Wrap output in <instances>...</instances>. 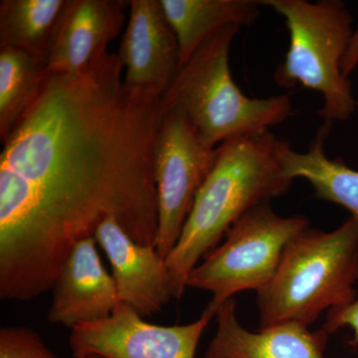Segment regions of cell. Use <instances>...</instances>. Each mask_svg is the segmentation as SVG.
<instances>
[{
    "label": "cell",
    "mask_w": 358,
    "mask_h": 358,
    "mask_svg": "<svg viewBox=\"0 0 358 358\" xmlns=\"http://www.w3.org/2000/svg\"><path fill=\"white\" fill-rule=\"evenodd\" d=\"M358 221L331 232L308 227L289 242L270 284L257 294L260 327L281 322L310 326L324 310L357 298Z\"/></svg>",
    "instance_id": "obj_3"
},
{
    "label": "cell",
    "mask_w": 358,
    "mask_h": 358,
    "mask_svg": "<svg viewBox=\"0 0 358 358\" xmlns=\"http://www.w3.org/2000/svg\"><path fill=\"white\" fill-rule=\"evenodd\" d=\"M215 313L205 308L199 320L186 324L159 326L145 322L124 303L110 317L71 329L73 357L105 358H195L200 339Z\"/></svg>",
    "instance_id": "obj_8"
},
{
    "label": "cell",
    "mask_w": 358,
    "mask_h": 358,
    "mask_svg": "<svg viewBox=\"0 0 358 358\" xmlns=\"http://www.w3.org/2000/svg\"><path fill=\"white\" fill-rule=\"evenodd\" d=\"M66 0H1L0 47H13L46 61Z\"/></svg>",
    "instance_id": "obj_16"
},
{
    "label": "cell",
    "mask_w": 358,
    "mask_h": 358,
    "mask_svg": "<svg viewBox=\"0 0 358 358\" xmlns=\"http://www.w3.org/2000/svg\"><path fill=\"white\" fill-rule=\"evenodd\" d=\"M215 317V336L204 358H326L329 334L324 329L288 322L248 331L238 320L234 298L219 307Z\"/></svg>",
    "instance_id": "obj_13"
},
{
    "label": "cell",
    "mask_w": 358,
    "mask_h": 358,
    "mask_svg": "<svg viewBox=\"0 0 358 358\" xmlns=\"http://www.w3.org/2000/svg\"><path fill=\"white\" fill-rule=\"evenodd\" d=\"M217 157L218 147H210L181 110H164L155 152L159 204L155 246L164 259L178 243Z\"/></svg>",
    "instance_id": "obj_7"
},
{
    "label": "cell",
    "mask_w": 358,
    "mask_h": 358,
    "mask_svg": "<svg viewBox=\"0 0 358 358\" xmlns=\"http://www.w3.org/2000/svg\"><path fill=\"white\" fill-rule=\"evenodd\" d=\"M122 68L107 53L81 72L47 75L2 141L1 301L52 289L73 248L106 219L155 245L162 96L124 84Z\"/></svg>",
    "instance_id": "obj_1"
},
{
    "label": "cell",
    "mask_w": 358,
    "mask_h": 358,
    "mask_svg": "<svg viewBox=\"0 0 358 358\" xmlns=\"http://www.w3.org/2000/svg\"><path fill=\"white\" fill-rule=\"evenodd\" d=\"M310 226L303 215H278L270 202L257 205L230 228L225 241L193 268L186 287L212 294L206 308L216 315L235 294L265 289L289 242Z\"/></svg>",
    "instance_id": "obj_6"
},
{
    "label": "cell",
    "mask_w": 358,
    "mask_h": 358,
    "mask_svg": "<svg viewBox=\"0 0 358 358\" xmlns=\"http://www.w3.org/2000/svg\"><path fill=\"white\" fill-rule=\"evenodd\" d=\"M46 76L44 59L13 47H0L1 141L34 100Z\"/></svg>",
    "instance_id": "obj_17"
},
{
    "label": "cell",
    "mask_w": 358,
    "mask_h": 358,
    "mask_svg": "<svg viewBox=\"0 0 358 358\" xmlns=\"http://www.w3.org/2000/svg\"><path fill=\"white\" fill-rule=\"evenodd\" d=\"M95 237L78 242L55 282L48 310L51 324L74 329L110 317L122 303L114 278L103 267Z\"/></svg>",
    "instance_id": "obj_12"
},
{
    "label": "cell",
    "mask_w": 358,
    "mask_h": 358,
    "mask_svg": "<svg viewBox=\"0 0 358 358\" xmlns=\"http://www.w3.org/2000/svg\"><path fill=\"white\" fill-rule=\"evenodd\" d=\"M358 66V26L357 29L353 30L352 38L348 43V49L341 63V70H343L345 77L348 78L353 71L357 69Z\"/></svg>",
    "instance_id": "obj_20"
},
{
    "label": "cell",
    "mask_w": 358,
    "mask_h": 358,
    "mask_svg": "<svg viewBox=\"0 0 358 358\" xmlns=\"http://www.w3.org/2000/svg\"><path fill=\"white\" fill-rule=\"evenodd\" d=\"M239 28L229 25L209 37L180 68L162 99L164 110H181L212 148L270 131L292 112L289 96L249 98L235 83L229 53Z\"/></svg>",
    "instance_id": "obj_4"
},
{
    "label": "cell",
    "mask_w": 358,
    "mask_h": 358,
    "mask_svg": "<svg viewBox=\"0 0 358 358\" xmlns=\"http://www.w3.org/2000/svg\"><path fill=\"white\" fill-rule=\"evenodd\" d=\"M286 21L289 46L274 74L284 88L301 84L324 99L319 110L327 124L348 121L357 108L341 63L352 38V16L341 0H264Z\"/></svg>",
    "instance_id": "obj_5"
},
{
    "label": "cell",
    "mask_w": 358,
    "mask_h": 358,
    "mask_svg": "<svg viewBox=\"0 0 358 358\" xmlns=\"http://www.w3.org/2000/svg\"><path fill=\"white\" fill-rule=\"evenodd\" d=\"M120 45L124 84L164 96L179 69V46L160 0H131Z\"/></svg>",
    "instance_id": "obj_9"
},
{
    "label": "cell",
    "mask_w": 358,
    "mask_h": 358,
    "mask_svg": "<svg viewBox=\"0 0 358 358\" xmlns=\"http://www.w3.org/2000/svg\"><path fill=\"white\" fill-rule=\"evenodd\" d=\"M0 358H59L30 327H4L0 329Z\"/></svg>",
    "instance_id": "obj_18"
},
{
    "label": "cell",
    "mask_w": 358,
    "mask_h": 358,
    "mask_svg": "<svg viewBox=\"0 0 358 358\" xmlns=\"http://www.w3.org/2000/svg\"><path fill=\"white\" fill-rule=\"evenodd\" d=\"M78 358H105L103 357H101V355H83V357H80Z\"/></svg>",
    "instance_id": "obj_21"
},
{
    "label": "cell",
    "mask_w": 358,
    "mask_h": 358,
    "mask_svg": "<svg viewBox=\"0 0 358 358\" xmlns=\"http://www.w3.org/2000/svg\"><path fill=\"white\" fill-rule=\"evenodd\" d=\"M129 1L66 0L48 55L46 74H75L103 57L121 32Z\"/></svg>",
    "instance_id": "obj_11"
},
{
    "label": "cell",
    "mask_w": 358,
    "mask_h": 358,
    "mask_svg": "<svg viewBox=\"0 0 358 358\" xmlns=\"http://www.w3.org/2000/svg\"><path fill=\"white\" fill-rule=\"evenodd\" d=\"M179 46V68L209 37L229 25L248 26L260 15L259 0H160ZM180 70V69H179Z\"/></svg>",
    "instance_id": "obj_14"
},
{
    "label": "cell",
    "mask_w": 358,
    "mask_h": 358,
    "mask_svg": "<svg viewBox=\"0 0 358 358\" xmlns=\"http://www.w3.org/2000/svg\"><path fill=\"white\" fill-rule=\"evenodd\" d=\"M331 128L327 122L320 127L307 152H294L288 141H282L279 152L282 173L292 181L306 179L317 199L343 207L358 221V171L341 159L327 157L324 143Z\"/></svg>",
    "instance_id": "obj_15"
},
{
    "label": "cell",
    "mask_w": 358,
    "mask_h": 358,
    "mask_svg": "<svg viewBox=\"0 0 358 358\" xmlns=\"http://www.w3.org/2000/svg\"><path fill=\"white\" fill-rule=\"evenodd\" d=\"M94 237L109 260L122 303L145 317L173 299L166 260L155 245L138 244L113 218L103 220Z\"/></svg>",
    "instance_id": "obj_10"
},
{
    "label": "cell",
    "mask_w": 358,
    "mask_h": 358,
    "mask_svg": "<svg viewBox=\"0 0 358 358\" xmlns=\"http://www.w3.org/2000/svg\"><path fill=\"white\" fill-rule=\"evenodd\" d=\"M282 143L267 131L219 145L215 166L200 188L178 243L166 258L173 299L180 300L193 268L246 212L289 192L293 181L282 173Z\"/></svg>",
    "instance_id": "obj_2"
},
{
    "label": "cell",
    "mask_w": 358,
    "mask_h": 358,
    "mask_svg": "<svg viewBox=\"0 0 358 358\" xmlns=\"http://www.w3.org/2000/svg\"><path fill=\"white\" fill-rule=\"evenodd\" d=\"M358 282V275H357ZM348 327L352 329V338L350 339V345H358V296L348 305L333 308L327 313L326 322L322 329L327 334H331L338 329Z\"/></svg>",
    "instance_id": "obj_19"
}]
</instances>
